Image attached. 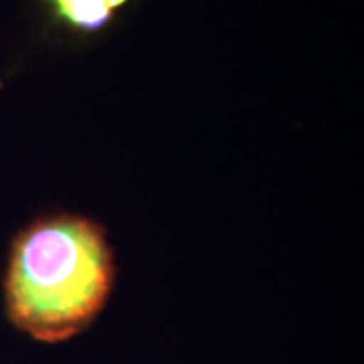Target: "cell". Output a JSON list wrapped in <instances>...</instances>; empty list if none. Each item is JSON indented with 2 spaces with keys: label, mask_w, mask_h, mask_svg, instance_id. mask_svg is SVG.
<instances>
[{
  "label": "cell",
  "mask_w": 364,
  "mask_h": 364,
  "mask_svg": "<svg viewBox=\"0 0 364 364\" xmlns=\"http://www.w3.org/2000/svg\"><path fill=\"white\" fill-rule=\"evenodd\" d=\"M113 280L112 248L98 223L78 215L41 218L12 241L7 317L34 341L65 343L93 324Z\"/></svg>",
  "instance_id": "obj_1"
},
{
  "label": "cell",
  "mask_w": 364,
  "mask_h": 364,
  "mask_svg": "<svg viewBox=\"0 0 364 364\" xmlns=\"http://www.w3.org/2000/svg\"><path fill=\"white\" fill-rule=\"evenodd\" d=\"M127 0H53L59 16L85 31L102 27Z\"/></svg>",
  "instance_id": "obj_2"
}]
</instances>
